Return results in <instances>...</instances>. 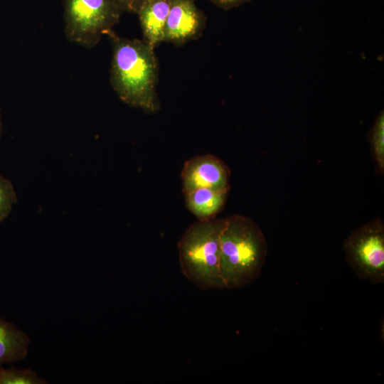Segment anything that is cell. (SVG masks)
Masks as SVG:
<instances>
[{"label":"cell","mask_w":384,"mask_h":384,"mask_svg":"<svg viewBox=\"0 0 384 384\" xmlns=\"http://www.w3.org/2000/svg\"><path fill=\"white\" fill-rule=\"evenodd\" d=\"M230 172L225 163L212 154L194 156L186 161L181 171L184 193L200 188L229 191Z\"/></svg>","instance_id":"obj_6"},{"label":"cell","mask_w":384,"mask_h":384,"mask_svg":"<svg viewBox=\"0 0 384 384\" xmlns=\"http://www.w3.org/2000/svg\"><path fill=\"white\" fill-rule=\"evenodd\" d=\"M213 4L221 9L228 10L238 7L245 3L250 2L251 0H210Z\"/></svg>","instance_id":"obj_15"},{"label":"cell","mask_w":384,"mask_h":384,"mask_svg":"<svg viewBox=\"0 0 384 384\" xmlns=\"http://www.w3.org/2000/svg\"><path fill=\"white\" fill-rule=\"evenodd\" d=\"M370 144L372 156L380 174L384 171V112H379L370 131Z\"/></svg>","instance_id":"obj_11"},{"label":"cell","mask_w":384,"mask_h":384,"mask_svg":"<svg viewBox=\"0 0 384 384\" xmlns=\"http://www.w3.org/2000/svg\"><path fill=\"white\" fill-rule=\"evenodd\" d=\"M47 380L31 369L0 367V384H46Z\"/></svg>","instance_id":"obj_12"},{"label":"cell","mask_w":384,"mask_h":384,"mask_svg":"<svg viewBox=\"0 0 384 384\" xmlns=\"http://www.w3.org/2000/svg\"><path fill=\"white\" fill-rule=\"evenodd\" d=\"M205 23L193 0H171L164 41L182 44L199 36Z\"/></svg>","instance_id":"obj_7"},{"label":"cell","mask_w":384,"mask_h":384,"mask_svg":"<svg viewBox=\"0 0 384 384\" xmlns=\"http://www.w3.org/2000/svg\"><path fill=\"white\" fill-rule=\"evenodd\" d=\"M1 133V117H0V135Z\"/></svg>","instance_id":"obj_17"},{"label":"cell","mask_w":384,"mask_h":384,"mask_svg":"<svg viewBox=\"0 0 384 384\" xmlns=\"http://www.w3.org/2000/svg\"><path fill=\"white\" fill-rule=\"evenodd\" d=\"M225 218L198 220L177 243L181 270L201 290L224 289L220 273V236Z\"/></svg>","instance_id":"obj_3"},{"label":"cell","mask_w":384,"mask_h":384,"mask_svg":"<svg viewBox=\"0 0 384 384\" xmlns=\"http://www.w3.org/2000/svg\"><path fill=\"white\" fill-rule=\"evenodd\" d=\"M170 4L171 0H152L143 3L137 13L143 31L144 42L152 49L164 41Z\"/></svg>","instance_id":"obj_8"},{"label":"cell","mask_w":384,"mask_h":384,"mask_svg":"<svg viewBox=\"0 0 384 384\" xmlns=\"http://www.w3.org/2000/svg\"><path fill=\"white\" fill-rule=\"evenodd\" d=\"M228 191L200 188L185 194L186 206L198 220L215 218L223 208Z\"/></svg>","instance_id":"obj_9"},{"label":"cell","mask_w":384,"mask_h":384,"mask_svg":"<svg viewBox=\"0 0 384 384\" xmlns=\"http://www.w3.org/2000/svg\"><path fill=\"white\" fill-rule=\"evenodd\" d=\"M111 84L126 104L148 113L159 110L156 86L158 65L154 49L137 39L119 38L112 32Z\"/></svg>","instance_id":"obj_1"},{"label":"cell","mask_w":384,"mask_h":384,"mask_svg":"<svg viewBox=\"0 0 384 384\" xmlns=\"http://www.w3.org/2000/svg\"><path fill=\"white\" fill-rule=\"evenodd\" d=\"M16 201L17 197L12 183L0 174V222L9 215Z\"/></svg>","instance_id":"obj_13"},{"label":"cell","mask_w":384,"mask_h":384,"mask_svg":"<svg viewBox=\"0 0 384 384\" xmlns=\"http://www.w3.org/2000/svg\"><path fill=\"white\" fill-rule=\"evenodd\" d=\"M268 253L260 226L250 218H225L220 236V273L225 289L244 287L260 275Z\"/></svg>","instance_id":"obj_2"},{"label":"cell","mask_w":384,"mask_h":384,"mask_svg":"<svg viewBox=\"0 0 384 384\" xmlns=\"http://www.w3.org/2000/svg\"><path fill=\"white\" fill-rule=\"evenodd\" d=\"M64 4L68 38L88 48L112 32L122 11L113 0H65Z\"/></svg>","instance_id":"obj_4"},{"label":"cell","mask_w":384,"mask_h":384,"mask_svg":"<svg viewBox=\"0 0 384 384\" xmlns=\"http://www.w3.org/2000/svg\"><path fill=\"white\" fill-rule=\"evenodd\" d=\"M142 4H143V3L151 1L152 0H142Z\"/></svg>","instance_id":"obj_16"},{"label":"cell","mask_w":384,"mask_h":384,"mask_svg":"<svg viewBox=\"0 0 384 384\" xmlns=\"http://www.w3.org/2000/svg\"><path fill=\"white\" fill-rule=\"evenodd\" d=\"M122 11L137 13L142 4V0H113Z\"/></svg>","instance_id":"obj_14"},{"label":"cell","mask_w":384,"mask_h":384,"mask_svg":"<svg viewBox=\"0 0 384 384\" xmlns=\"http://www.w3.org/2000/svg\"><path fill=\"white\" fill-rule=\"evenodd\" d=\"M345 260L360 279L384 282V223L375 218L352 230L343 242Z\"/></svg>","instance_id":"obj_5"},{"label":"cell","mask_w":384,"mask_h":384,"mask_svg":"<svg viewBox=\"0 0 384 384\" xmlns=\"http://www.w3.org/2000/svg\"><path fill=\"white\" fill-rule=\"evenodd\" d=\"M31 340L14 324L0 318V365L24 359Z\"/></svg>","instance_id":"obj_10"}]
</instances>
